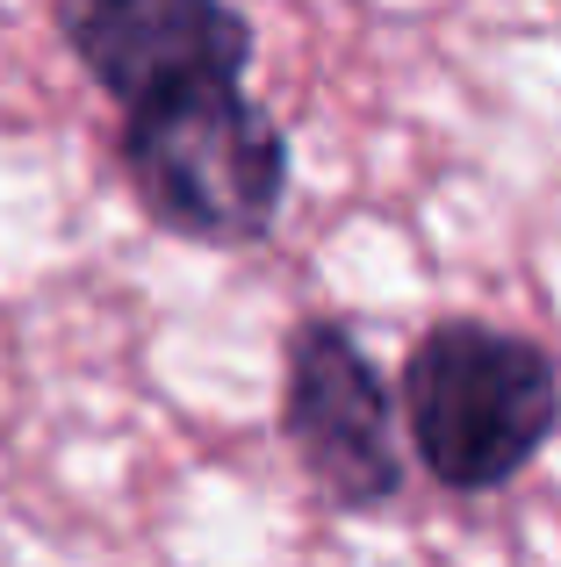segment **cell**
I'll return each instance as SVG.
<instances>
[{"instance_id":"obj_2","label":"cell","mask_w":561,"mask_h":567,"mask_svg":"<svg viewBox=\"0 0 561 567\" xmlns=\"http://www.w3.org/2000/svg\"><path fill=\"white\" fill-rule=\"evenodd\" d=\"M115 158L152 230L181 245H259L288 202V137L245 80H187L123 109Z\"/></svg>"},{"instance_id":"obj_4","label":"cell","mask_w":561,"mask_h":567,"mask_svg":"<svg viewBox=\"0 0 561 567\" xmlns=\"http://www.w3.org/2000/svg\"><path fill=\"white\" fill-rule=\"evenodd\" d=\"M51 29L115 109L187 80H245L259 51L253 14L224 0H65L51 8Z\"/></svg>"},{"instance_id":"obj_1","label":"cell","mask_w":561,"mask_h":567,"mask_svg":"<svg viewBox=\"0 0 561 567\" xmlns=\"http://www.w3.org/2000/svg\"><path fill=\"white\" fill-rule=\"evenodd\" d=\"M396 424L439 488L490 496L519 482L561 424V367L540 338L482 317H439L410 338Z\"/></svg>"},{"instance_id":"obj_3","label":"cell","mask_w":561,"mask_h":567,"mask_svg":"<svg viewBox=\"0 0 561 567\" xmlns=\"http://www.w3.org/2000/svg\"><path fill=\"white\" fill-rule=\"evenodd\" d=\"M280 439L332 511H389L410 482L404 424L381 367L353 346L346 323L303 317L280 352Z\"/></svg>"}]
</instances>
